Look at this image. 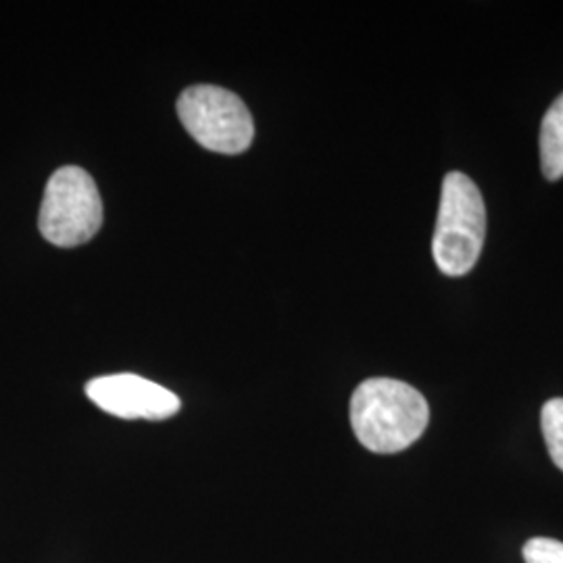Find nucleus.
Listing matches in <instances>:
<instances>
[{"label":"nucleus","mask_w":563,"mask_h":563,"mask_svg":"<svg viewBox=\"0 0 563 563\" xmlns=\"http://www.w3.org/2000/svg\"><path fill=\"white\" fill-rule=\"evenodd\" d=\"M541 165L547 180L563 178V95L549 107L541 125Z\"/></svg>","instance_id":"nucleus-6"},{"label":"nucleus","mask_w":563,"mask_h":563,"mask_svg":"<svg viewBox=\"0 0 563 563\" xmlns=\"http://www.w3.org/2000/svg\"><path fill=\"white\" fill-rule=\"evenodd\" d=\"M541 426L549 455L563 472V399L544 402Z\"/></svg>","instance_id":"nucleus-7"},{"label":"nucleus","mask_w":563,"mask_h":563,"mask_svg":"<svg viewBox=\"0 0 563 563\" xmlns=\"http://www.w3.org/2000/svg\"><path fill=\"white\" fill-rule=\"evenodd\" d=\"M178 115L186 132L213 153L241 155L255 136L246 104L220 86L186 88L178 101Z\"/></svg>","instance_id":"nucleus-4"},{"label":"nucleus","mask_w":563,"mask_h":563,"mask_svg":"<svg viewBox=\"0 0 563 563\" xmlns=\"http://www.w3.org/2000/svg\"><path fill=\"white\" fill-rule=\"evenodd\" d=\"M88 399L121 420L159 422L176 416L181 402L178 395L165 386L151 383L136 374L101 376L86 384Z\"/></svg>","instance_id":"nucleus-5"},{"label":"nucleus","mask_w":563,"mask_h":563,"mask_svg":"<svg viewBox=\"0 0 563 563\" xmlns=\"http://www.w3.org/2000/svg\"><path fill=\"white\" fill-rule=\"evenodd\" d=\"M102 225V201L92 176L65 165L46 184L38 216L42 236L55 246L71 249L90 241Z\"/></svg>","instance_id":"nucleus-3"},{"label":"nucleus","mask_w":563,"mask_h":563,"mask_svg":"<svg viewBox=\"0 0 563 563\" xmlns=\"http://www.w3.org/2000/svg\"><path fill=\"white\" fill-rule=\"evenodd\" d=\"M430 420L422 393L401 380L369 378L351 397V426L357 441L380 455L416 443Z\"/></svg>","instance_id":"nucleus-1"},{"label":"nucleus","mask_w":563,"mask_h":563,"mask_svg":"<svg viewBox=\"0 0 563 563\" xmlns=\"http://www.w3.org/2000/svg\"><path fill=\"white\" fill-rule=\"evenodd\" d=\"M526 563H563V543L553 539H530L523 544Z\"/></svg>","instance_id":"nucleus-8"},{"label":"nucleus","mask_w":563,"mask_h":563,"mask_svg":"<svg viewBox=\"0 0 563 563\" xmlns=\"http://www.w3.org/2000/svg\"><path fill=\"white\" fill-rule=\"evenodd\" d=\"M486 209L478 186L462 172L443 180L432 255L444 276L460 278L474 269L483 253Z\"/></svg>","instance_id":"nucleus-2"}]
</instances>
